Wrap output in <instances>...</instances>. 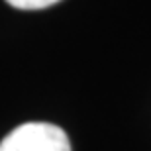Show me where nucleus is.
<instances>
[{"instance_id":"f257e3e1","label":"nucleus","mask_w":151,"mask_h":151,"mask_svg":"<svg viewBox=\"0 0 151 151\" xmlns=\"http://www.w3.org/2000/svg\"><path fill=\"white\" fill-rule=\"evenodd\" d=\"M0 151H71V141L55 124L28 122L0 141Z\"/></svg>"},{"instance_id":"f03ea898","label":"nucleus","mask_w":151,"mask_h":151,"mask_svg":"<svg viewBox=\"0 0 151 151\" xmlns=\"http://www.w3.org/2000/svg\"><path fill=\"white\" fill-rule=\"evenodd\" d=\"M6 2L18 10H43L57 4L59 0H6Z\"/></svg>"}]
</instances>
